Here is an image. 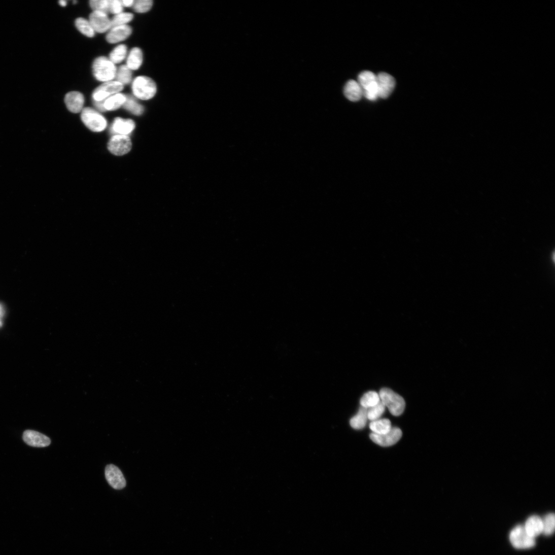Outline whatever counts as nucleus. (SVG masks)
<instances>
[{
	"label": "nucleus",
	"instance_id": "nucleus-1",
	"mask_svg": "<svg viewBox=\"0 0 555 555\" xmlns=\"http://www.w3.org/2000/svg\"><path fill=\"white\" fill-rule=\"evenodd\" d=\"M379 395L381 403L393 415L398 417L403 414L406 403L401 396L386 388L380 390Z\"/></svg>",
	"mask_w": 555,
	"mask_h": 555
},
{
	"label": "nucleus",
	"instance_id": "nucleus-2",
	"mask_svg": "<svg viewBox=\"0 0 555 555\" xmlns=\"http://www.w3.org/2000/svg\"><path fill=\"white\" fill-rule=\"evenodd\" d=\"M94 76L98 81L108 82L115 77L117 69L110 59L105 57L97 58L93 64Z\"/></svg>",
	"mask_w": 555,
	"mask_h": 555
},
{
	"label": "nucleus",
	"instance_id": "nucleus-3",
	"mask_svg": "<svg viewBox=\"0 0 555 555\" xmlns=\"http://www.w3.org/2000/svg\"><path fill=\"white\" fill-rule=\"evenodd\" d=\"M132 89L135 96L142 100L151 99L155 96L157 90L155 82L146 76L136 77L132 83Z\"/></svg>",
	"mask_w": 555,
	"mask_h": 555
},
{
	"label": "nucleus",
	"instance_id": "nucleus-4",
	"mask_svg": "<svg viewBox=\"0 0 555 555\" xmlns=\"http://www.w3.org/2000/svg\"><path fill=\"white\" fill-rule=\"evenodd\" d=\"M81 118L84 124L91 131L101 132L107 126L106 119L99 113L90 108L82 110Z\"/></svg>",
	"mask_w": 555,
	"mask_h": 555
},
{
	"label": "nucleus",
	"instance_id": "nucleus-5",
	"mask_svg": "<svg viewBox=\"0 0 555 555\" xmlns=\"http://www.w3.org/2000/svg\"><path fill=\"white\" fill-rule=\"evenodd\" d=\"M509 540L512 545L517 549H528L535 545V539L527 533L524 526L515 527L510 533Z\"/></svg>",
	"mask_w": 555,
	"mask_h": 555
},
{
	"label": "nucleus",
	"instance_id": "nucleus-6",
	"mask_svg": "<svg viewBox=\"0 0 555 555\" xmlns=\"http://www.w3.org/2000/svg\"><path fill=\"white\" fill-rule=\"evenodd\" d=\"M402 436V430L398 427H393L389 432L384 434L371 433L370 438L373 442L379 446L389 447L398 443Z\"/></svg>",
	"mask_w": 555,
	"mask_h": 555
},
{
	"label": "nucleus",
	"instance_id": "nucleus-7",
	"mask_svg": "<svg viewBox=\"0 0 555 555\" xmlns=\"http://www.w3.org/2000/svg\"><path fill=\"white\" fill-rule=\"evenodd\" d=\"M108 148L115 155H124L131 150L132 142L128 136L115 135L109 142Z\"/></svg>",
	"mask_w": 555,
	"mask_h": 555
},
{
	"label": "nucleus",
	"instance_id": "nucleus-8",
	"mask_svg": "<svg viewBox=\"0 0 555 555\" xmlns=\"http://www.w3.org/2000/svg\"><path fill=\"white\" fill-rule=\"evenodd\" d=\"M123 89L124 86L117 81L106 82L94 91L92 97L94 101H103L111 96L121 92Z\"/></svg>",
	"mask_w": 555,
	"mask_h": 555
},
{
	"label": "nucleus",
	"instance_id": "nucleus-9",
	"mask_svg": "<svg viewBox=\"0 0 555 555\" xmlns=\"http://www.w3.org/2000/svg\"><path fill=\"white\" fill-rule=\"evenodd\" d=\"M105 477L109 485L115 490H122L126 486V480L122 472L113 464L106 466Z\"/></svg>",
	"mask_w": 555,
	"mask_h": 555
},
{
	"label": "nucleus",
	"instance_id": "nucleus-10",
	"mask_svg": "<svg viewBox=\"0 0 555 555\" xmlns=\"http://www.w3.org/2000/svg\"><path fill=\"white\" fill-rule=\"evenodd\" d=\"M376 76L378 96L383 99L387 98L395 88V79L391 75L384 72L380 73Z\"/></svg>",
	"mask_w": 555,
	"mask_h": 555
},
{
	"label": "nucleus",
	"instance_id": "nucleus-11",
	"mask_svg": "<svg viewBox=\"0 0 555 555\" xmlns=\"http://www.w3.org/2000/svg\"><path fill=\"white\" fill-rule=\"evenodd\" d=\"M23 440L28 445L38 448L48 447L51 443L50 439L46 435L30 430L24 432Z\"/></svg>",
	"mask_w": 555,
	"mask_h": 555
},
{
	"label": "nucleus",
	"instance_id": "nucleus-12",
	"mask_svg": "<svg viewBox=\"0 0 555 555\" xmlns=\"http://www.w3.org/2000/svg\"><path fill=\"white\" fill-rule=\"evenodd\" d=\"M90 23L95 31L103 33L111 28V20L108 15L99 12H93L90 16Z\"/></svg>",
	"mask_w": 555,
	"mask_h": 555
},
{
	"label": "nucleus",
	"instance_id": "nucleus-13",
	"mask_svg": "<svg viewBox=\"0 0 555 555\" xmlns=\"http://www.w3.org/2000/svg\"><path fill=\"white\" fill-rule=\"evenodd\" d=\"M132 31L131 27L127 25L113 27L106 36L107 41L110 44L124 41L131 35Z\"/></svg>",
	"mask_w": 555,
	"mask_h": 555
},
{
	"label": "nucleus",
	"instance_id": "nucleus-14",
	"mask_svg": "<svg viewBox=\"0 0 555 555\" xmlns=\"http://www.w3.org/2000/svg\"><path fill=\"white\" fill-rule=\"evenodd\" d=\"M64 100L70 112L77 113L83 110L85 98L84 95L80 92L76 91L69 92L65 95Z\"/></svg>",
	"mask_w": 555,
	"mask_h": 555
},
{
	"label": "nucleus",
	"instance_id": "nucleus-15",
	"mask_svg": "<svg viewBox=\"0 0 555 555\" xmlns=\"http://www.w3.org/2000/svg\"><path fill=\"white\" fill-rule=\"evenodd\" d=\"M135 128L134 122L131 120H125L120 117L115 119L111 127V131L115 135H127L130 134Z\"/></svg>",
	"mask_w": 555,
	"mask_h": 555
},
{
	"label": "nucleus",
	"instance_id": "nucleus-16",
	"mask_svg": "<svg viewBox=\"0 0 555 555\" xmlns=\"http://www.w3.org/2000/svg\"><path fill=\"white\" fill-rule=\"evenodd\" d=\"M344 94L349 100L354 102L359 101L364 96L362 88L358 82L354 80L347 82L344 88Z\"/></svg>",
	"mask_w": 555,
	"mask_h": 555
},
{
	"label": "nucleus",
	"instance_id": "nucleus-17",
	"mask_svg": "<svg viewBox=\"0 0 555 555\" xmlns=\"http://www.w3.org/2000/svg\"><path fill=\"white\" fill-rule=\"evenodd\" d=\"M524 527L527 534L534 539L542 534V518L536 515L529 518Z\"/></svg>",
	"mask_w": 555,
	"mask_h": 555
},
{
	"label": "nucleus",
	"instance_id": "nucleus-18",
	"mask_svg": "<svg viewBox=\"0 0 555 555\" xmlns=\"http://www.w3.org/2000/svg\"><path fill=\"white\" fill-rule=\"evenodd\" d=\"M126 100V95L118 93L105 100L103 107L105 110L114 111L123 106Z\"/></svg>",
	"mask_w": 555,
	"mask_h": 555
},
{
	"label": "nucleus",
	"instance_id": "nucleus-19",
	"mask_svg": "<svg viewBox=\"0 0 555 555\" xmlns=\"http://www.w3.org/2000/svg\"><path fill=\"white\" fill-rule=\"evenodd\" d=\"M143 61V55L142 50L138 48H134L130 51L127 61V66L131 70L138 69Z\"/></svg>",
	"mask_w": 555,
	"mask_h": 555
},
{
	"label": "nucleus",
	"instance_id": "nucleus-20",
	"mask_svg": "<svg viewBox=\"0 0 555 555\" xmlns=\"http://www.w3.org/2000/svg\"><path fill=\"white\" fill-rule=\"evenodd\" d=\"M370 429L372 433L377 434H384L389 432L392 429V425L389 419H378L372 421L369 425Z\"/></svg>",
	"mask_w": 555,
	"mask_h": 555
},
{
	"label": "nucleus",
	"instance_id": "nucleus-21",
	"mask_svg": "<svg viewBox=\"0 0 555 555\" xmlns=\"http://www.w3.org/2000/svg\"><path fill=\"white\" fill-rule=\"evenodd\" d=\"M367 411V409L362 407L358 413L351 419L350 425L353 428L360 430L365 427L368 420Z\"/></svg>",
	"mask_w": 555,
	"mask_h": 555
},
{
	"label": "nucleus",
	"instance_id": "nucleus-22",
	"mask_svg": "<svg viewBox=\"0 0 555 555\" xmlns=\"http://www.w3.org/2000/svg\"><path fill=\"white\" fill-rule=\"evenodd\" d=\"M376 81V75L371 71H363L358 76V82L363 91L375 84Z\"/></svg>",
	"mask_w": 555,
	"mask_h": 555
},
{
	"label": "nucleus",
	"instance_id": "nucleus-23",
	"mask_svg": "<svg viewBox=\"0 0 555 555\" xmlns=\"http://www.w3.org/2000/svg\"><path fill=\"white\" fill-rule=\"evenodd\" d=\"M380 402L379 394L375 391H369L363 395L360 403L362 407L368 409L376 406Z\"/></svg>",
	"mask_w": 555,
	"mask_h": 555
},
{
	"label": "nucleus",
	"instance_id": "nucleus-24",
	"mask_svg": "<svg viewBox=\"0 0 555 555\" xmlns=\"http://www.w3.org/2000/svg\"><path fill=\"white\" fill-rule=\"evenodd\" d=\"M132 72L127 65H122L116 71L115 78L116 81L123 86L131 83L132 81Z\"/></svg>",
	"mask_w": 555,
	"mask_h": 555
},
{
	"label": "nucleus",
	"instance_id": "nucleus-25",
	"mask_svg": "<svg viewBox=\"0 0 555 555\" xmlns=\"http://www.w3.org/2000/svg\"><path fill=\"white\" fill-rule=\"evenodd\" d=\"M127 54V48L125 45L118 46L110 53V60L114 64L120 63L125 59Z\"/></svg>",
	"mask_w": 555,
	"mask_h": 555
},
{
	"label": "nucleus",
	"instance_id": "nucleus-26",
	"mask_svg": "<svg viewBox=\"0 0 555 555\" xmlns=\"http://www.w3.org/2000/svg\"><path fill=\"white\" fill-rule=\"evenodd\" d=\"M75 25L77 28L84 35L93 37L95 31L89 21L84 18H79L76 19Z\"/></svg>",
	"mask_w": 555,
	"mask_h": 555
},
{
	"label": "nucleus",
	"instance_id": "nucleus-27",
	"mask_svg": "<svg viewBox=\"0 0 555 555\" xmlns=\"http://www.w3.org/2000/svg\"><path fill=\"white\" fill-rule=\"evenodd\" d=\"M124 108L135 115H140L144 111L143 106L138 102L132 96H126V100L123 105Z\"/></svg>",
	"mask_w": 555,
	"mask_h": 555
},
{
	"label": "nucleus",
	"instance_id": "nucleus-28",
	"mask_svg": "<svg viewBox=\"0 0 555 555\" xmlns=\"http://www.w3.org/2000/svg\"><path fill=\"white\" fill-rule=\"evenodd\" d=\"M543 524L542 534L546 536H550L553 534L555 529L554 514L550 513L542 519Z\"/></svg>",
	"mask_w": 555,
	"mask_h": 555
},
{
	"label": "nucleus",
	"instance_id": "nucleus-29",
	"mask_svg": "<svg viewBox=\"0 0 555 555\" xmlns=\"http://www.w3.org/2000/svg\"><path fill=\"white\" fill-rule=\"evenodd\" d=\"M133 18V15L129 13H122L116 15L111 20V28L119 26L126 25Z\"/></svg>",
	"mask_w": 555,
	"mask_h": 555
},
{
	"label": "nucleus",
	"instance_id": "nucleus-30",
	"mask_svg": "<svg viewBox=\"0 0 555 555\" xmlns=\"http://www.w3.org/2000/svg\"><path fill=\"white\" fill-rule=\"evenodd\" d=\"M386 407L380 401L376 406L368 409V419L374 421L379 419L385 411Z\"/></svg>",
	"mask_w": 555,
	"mask_h": 555
},
{
	"label": "nucleus",
	"instance_id": "nucleus-31",
	"mask_svg": "<svg viewBox=\"0 0 555 555\" xmlns=\"http://www.w3.org/2000/svg\"><path fill=\"white\" fill-rule=\"evenodd\" d=\"M90 5L92 10L108 15L109 12V2L107 0H92Z\"/></svg>",
	"mask_w": 555,
	"mask_h": 555
},
{
	"label": "nucleus",
	"instance_id": "nucleus-32",
	"mask_svg": "<svg viewBox=\"0 0 555 555\" xmlns=\"http://www.w3.org/2000/svg\"><path fill=\"white\" fill-rule=\"evenodd\" d=\"M153 3L151 0H137L133 5L134 10L138 13H144L150 10Z\"/></svg>",
	"mask_w": 555,
	"mask_h": 555
},
{
	"label": "nucleus",
	"instance_id": "nucleus-33",
	"mask_svg": "<svg viewBox=\"0 0 555 555\" xmlns=\"http://www.w3.org/2000/svg\"><path fill=\"white\" fill-rule=\"evenodd\" d=\"M363 93L364 96L367 99L371 101L376 100L379 97L377 81L376 83L364 90Z\"/></svg>",
	"mask_w": 555,
	"mask_h": 555
},
{
	"label": "nucleus",
	"instance_id": "nucleus-34",
	"mask_svg": "<svg viewBox=\"0 0 555 555\" xmlns=\"http://www.w3.org/2000/svg\"><path fill=\"white\" fill-rule=\"evenodd\" d=\"M109 2L110 13L115 15L122 13L123 7L121 1H118V0H109Z\"/></svg>",
	"mask_w": 555,
	"mask_h": 555
},
{
	"label": "nucleus",
	"instance_id": "nucleus-35",
	"mask_svg": "<svg viewBox=\"0 0 555 555\" xmlns=\"http://www.w3.org/2000/svg\"><path fill=\"white\" fill-rule=\"evenodd\" d=\"M121 2L123 7H131L133 6L134 1L133 0H123Z\"/></svg>",
	"mask_w": 555,
	"mask_h": 555
},
{
	"label": "nucleus",
	"instance_id": "nucleus-36",
	"mask_svg": "<svg viewBox=\"0 0 555 555\" xmlns=\"http://www.w3.org/2000/svg\"><path fill=\"white\" fill-rule=\"evenodd\" d=\"M103 102L104 100L101 101H94V103L95 107L101 111H106L103 107Z\"/></svg>",
	"mask_w": 555,
	"mask_h": 555
},
{
	"label": "nucleus",
	"instance_id": "nucleus-37",
	"mask_svg": "<svg viewBox=\"0 0 555 555\" xmlns=\"http://www.w3.org/2000/svg\"><path fill=\"white\" fill-rule=\"evenodd\" d=\"M4 315V309L3 306L0 304V319L2 318Z\"/></svg>",
	"mask_w": 555,
	"mask_h": 555
},
{
	"label": "nucleus",
	"instance_id": "nucleus-38",
	"mask_svg": "<svg viewBox=\"0 0 555 555\" xmlns=\"http://www.w3.org/2000/svg\"><path fill=\"white\" fill-rule=\"evenodd\" d=\"M59 4L62 7H65L66 6V2L65 1H63V0H61V1H60L59 2Z\"/></svg>",
	"mask_w": 555,
	"mask_h": 555
},
{
	"label": "nucleus",
	"instance_id": "nucleus-39",
	"mask_svg": "<svg viewBox=\"0 0 555 555\" xmlns=\"http://www.w3.org/2000/svg\"><path fill=\"white\" fill-rule=\"evenodd\" d=\"M1 325H2V323H1V322H0V326H1Z\"/></svg>",
	"mask_w": 555,
	"mask_h": 555
}]
</instances>
